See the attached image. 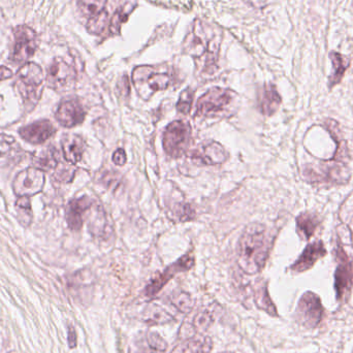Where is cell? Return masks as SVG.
I'll return each instance as SVG.
<instances>
[{
    "mask_svg": "<svg viewBox=\"0 0 353 353\" xmlns=\"http://www.w3.org/2000/svg\"><path fill=\"white\" fill-rule=\"evenodd\" d=\"M274 239L265 225L251 224L238 243V265L247 275L263 271L269 259Z\"/></svg>",
    "mask_w": 353,
    "mask_h": 353,
    "instance_id": "cell-1",
    "label": "cell"
},
{
    "mask_svg": "<svg viewBox=\"0 0 353 353\" xmlns=\"http://www.w3.org/2000/svg\"><path fill=\"white\" fill-rule=\"evenodd\" d=\"M327 130L331 132L332 136L337 141V150L331 161H325L319 165H307L303 170V176L307 182L311 184L343 185L350 181V172L346 167V157H347V147L345 143L338 137L337 132H334L327 126Z\"/></svg>",
    "mask_w": 353,
    "mask_h": 353,
    "instance_id": "cell-2",
    "label": "cell"
},
{
    "mask_svg": "<svg viewBox=\"0 0 353 353\" xmlns=\"http://www.w3.org/2000/svg\"><path fill=\"white\" fill-rule=\"evenodd\" d=\"M43 70L33 62L25 63L17 72L16 87L20 93L25 108L32 110L39 103L43 90Z\"/></svg>",
    "mask_w": 353,
    "mask_h": 353,
    "instance_id": "cell-3",
    "label": "cell"
},
{
    "mask_svg": "<svg viewBox=\"0 0 353 353\" xmlns=\"http://www.w3.org/2000/svg\"><path fill=\"white\" fill-rule=\"evenodd\" d=\"M234 97V93L228 89H210L197 101L196 114L201 117H217L228 111Z\"/></svg>",
    "mask_w": 353,
    "mask_h": 353,
    "instance_id": "cell-4",
    "label": "cell"
},
{
    "mask_svg": "<svg viewBox=\"0 0 353 353\" xmlns=\"http://www.w3.org/2000/svg\"><path fill=\"white\" fill-rule=\"evenodd\" d=\"M190 138L191 128L187 122L182 120L172 122L163 134V144L165 153L173 159L181 157L188 148Z\"/></svg>",
    "mask_w": 353,
    "mask_h": 353,
    "instance_id": "cell-5",
    "label": "cell"
},
{
    "mask_svg": "<svg viewBox=\"0 0 353 353\" xmlns=\"http://www.w3.org/2000/svg\"><path fill=\"white\" fill-rule=\"evenodd\" d=\"M337 269L335 272V290L339 301L347 300L353 286V263L343 246L338 243L335 249Z\"/></svg>",
    "mask_w": 353,
    "mask_h": 353,
    "instance_id": "cell-6",
    "label": "cell"
},
{
    "mask_svg": "<svg viewBox=\"0 0 353 353\" xmlns=\"http://www.w3.org/2000/svg\"><path fill=\"white\" fill-rule=\"evenodd\" d=\"M14 43L10 58L16 63L26 62L34 55L39 47L37 33L26 25H19L14 29Z\"/></svg>",
    "mask_w": 353,
    "mask_h": 353,
    "instance_id": "cell-7",
    "label": "cell"
},
{
    "mask_svg": "<svg viewBox=\"0 0 353 353\" xmlns=\"http://www.w3.org/2000/svg\"><path fill=\"white\" fill-rule=\"evenodd\" d=\"M194 256L191 253L183 255L178 261L165 268L161 274L150 280L148 285L146 286V290H145V294L147 296H153L159 294L176 275L189 271L194 265Z\"/></svg>",
    "mask_w": 353,
    "mask_h": 353,
    "instance_id": "cell-8",
    "label": "cell"
},
{
    "mask_svg": "<svg viewBox=\"0 0 353 353\" xmlns=\"http://www.w3.org/2000/svg\"><path fill=\"white\" fill-rule=\"evenodd\" d=\"M76 70L62 58H55L48 68L47 84L55 91H65L76 82Z\"/></svg>",
    "mask_w": 353,
    "mask_h": 353,
    "instance_id": "cell-9",
    "label": "cell"
},
{
    "mask_svg": "<svg viewBox=\"0 0 353 353\" xmlns=\"http://www.w3.org/2000/svg\"><path fill=\"white\" fill-rule=\"evenodd\" d=\"M132 79L138 90H140L144 85H147L144 90L140 93L143 99L147 94V91H149L151 95L157 91L165 90L170 84L169 74L155 72L150 66H139L134 68Z\"/></svg>",
    "mask_w": 353,
    "mask_h": 353,
    "instance_id": "cell-10",
    "label": "cell"
},
{
    "mask_svg": "<svg viewBox=\"0 0 353 353\" xmlns=\"http://www.w3.org/2000/svg\"><path fill=\"white\" fill-rule=\"evenodd\" d=\"M45 180L43 171L37 168H28L16 176L12 188L19 197L32 196L43 190Z\"/></svg>",
    "mask_w": 353,
    "mask_h": 353,
    "instance_id": "cell-11",
    "label": "cell"
},
{
    "mask_svg": "<svg viewBox=\"0 0 353 353\" xmlns=\"http://www.w3.org/2000/svg\"><path fill=\"white\" fill-rule=\"evenodd\" d=\"M299 319L308 329L316 327L321 323L323 315V307L321 298L314 292H308L303 294L299 301L296 309Z\"/></svg>",
    "mask_w": 353,
    "mask_h": 353,
    "instance_id": "cell-12",
    "label": "cell"
},
{
    "mask_svg": "<svg viewBox=\"0 0 353 353\" xmlns=\"http://www.w3.org/2000/svg\"><path fill=\"white\" fill-rule=\"evenodd\" d=\"M86 117V111L78 99H66L62 101L56 112V119L60 125L72 128L80 125Z\"/></svg>",
    "mask_w": 353,
    "mask_h": 353,
    "instance_id": "cell-13",
    "label": "cell"
},
{
    "mask_svg": "<svg viewBox=\"0 0 353 353\" xmlns=\"http://www.w3.org/2000/svg\"><path fill=\"white\" fill-rule=\"evenodd\" d=\"M327 255V249L323 241L317 240L315 242L307 245L306 248L303 251L298 259L294 261V265L290 267L294 273H303L308 271L313 265Z\"/></svg>",
    "mask_w": 353,
    "mask_h": 353,
    "instance_id": "cell-14",
    "label": "cell"
},
{
    "mask_svg": "<svg viewBox=\"0 0 353 353\" xmlns=\"http://www.w3.org/2000/svg\"><path fill=\"white\" fill-rule=\"evenodd\" d=\"M56 128L49 120H41L29 125L23 126L19 134L23 140L30 144L39 145L47 142L55 134Z\"/></svg>",
    "mask_w": 353,
    "mask_h": 353,
    "instance_id": "cell-15",
    "label": "cell"
},
{
    "mask_svg": "<svg viewBox=\"0 0 353 353\" xmlns=\"http://www.w3.org/2000/svg\"><path fill=\"white\" fill-rule=\"evenodd\" d=\"M228 159L226 151L219 143L210 142L203 144L192 153L195 163L203 165H216L223 163Z\"/></svg>",
    "mask_w": 353,
    "mask_h": 353,
    "instance_id": "cell-16",
    "label": "cell"
},
{
    "mask_svg": "<svg viewBox=\"0 0 353 353\" xmlns=\"http://www.w3.org/2000/svg\"><path fill=\"white\" fill-rule=\"evenodd\" d=\"M93 201L88 196L72 199L65 212L66 222L70 230H80L84 223L85 215L92 208Z\"/></svg>",
    "mask_w": 353,
    "mask_h": 353,
    "instance_id": "cell-17",
    "label": "cell"
},
{
    "mask_svg": "<svg viewBox=\"0 0 353 353\" xmlns=\"http://www.w3.org/2000/svg\"><path fill=\"white\" fill-rule=\"evenodd\" d=\"M62 152L66 163L76 165L82 159L86 145L78 134H66L61 142Z\"/></svg>",
    "mask_w": 353,
    "mask_h": 353,
    "instance_id": "cell-18",
    "label": "cell"
},
{
    "mask_svg": "<svg viewBox=\"0 0 353 353\" xmlns=\"http://www.w3.org/2000/svg\"><path fill=\"white\" fill-rule=\"evenodd\" d=\"M281 97L274 85L268 84L259 91V108L261 114L272 116L278 111L281 105Z\"/></svg>",
    "mask_w": 353,
    "mask_h": 353,
    "instance_id": "cell-19",
    "label": "cell"
},
{
    "mask_svg": "<svg viewBox=\"0 0 353 353\" xmlns=\"http://www.w3.org/2000/svg\"><path fill=\"white\" fill-rule=\"evenodd\" d=\"M321 218L313 212H303L296 217V232L303 241H309L321 225Z\"/></svg>",
    "mask_w": 353,
    "mask_h": 353,
    "instance_id": "cell-20",
    "label": "cell"
},
{
    "mask_svg": "<svg viewBox=\"0 0 353 353\" xmlns=\"http://www.w3.org/2000/svg\"><path fill=\"white\" fill-rule=\"evenodd\" d=\"M212 350L213 341L211 338L199 336L187 338L185 341L176 346L171 353H211Z\"/></svg>",
    "mask_w": 353,
    "mask_h": 353,
    "instance_id": "cell-21",
    "label": "cell"
},
{
    "mask_svg": "<svg viewBox=\"0 0 353 353\" xmlns=\"http://www.w3.org/2000/svg\"><path fill=\"white\" fill-rule=\"evenodd\" d=\"M33 163L37 169L41 171H51L55 170L60 165V154L55 147H47L43 150L35 153L33 157Z\"/></svg>",
    "mask_w": 353,
    "mask_h": 353,
    "instance_id": "cell-22",
    "label": "cell"
},
{
    "mask_svg": "<svg viewBox=\"0 0 353 353\" xmlns=\"http://www.w3.org/2000/svg\"><path fill=\"white\" fill-rule=\"evenodd\" d=\"M174 321L173 315L159 305H149L142 312V321L148 325H165Z\"/></svg>",
    "mask_w": 353,
    "mask_h": 353,
    "instance_id": "cell-23",
    "label": "cell"
},
{
    "mask_svg": "<svg viewBox=\"0 0 353 353\" xmlns=\"http://www.w3.org/2000/svg\"><path fill=\"white\" fill-rule=\"evenodd\" d=\"M330 58H331L332 64H333V72H332L329 79V88L332 89L341 82L346 70L350 68V60L346 56L335 51L331 52Z\"/></svg>",
    "mask_w": 353,
    "mask_h": 353,
    "instance_id": "cell-24",
    "label": "cell"
},
{
    "mask_svg": "<svg viewBox=\"0 0 353 353\" xmlns=\"http://www.w3.org/2000/svg\"><path fill=\"white\" fill-rule=\"evenodd\" d=\"M253 299H254V303L257 308L265 311V313L271 315V316H277V309H276L273 301L270 298L265 282H261V283L257 284L254 290V296H253Z\"/></svg>",
    "mask_w": 353,
    "mask_h": 353,
    "instance_id": "cell-25",
    "label": "cell"
},
{
    "mask_svg": "<svg viewBox=\"0 0 353 353\" xmlns=\"http://www.w3.org/2000/svg\"><path fill=\"white\" fill-rule=\"evenodd\" d=\"M172 305L181 313L188 314L192 311L194 307V301L191 298L190 294L186 292H176L171 296Z\"/></svg>",
    "mask_w": 353,
    "mask_h": 353,
    "instance_id": "cell-26",
    "label": "cell"
},
{
    "mask_svg": "<svg viewBox=\"0 0 353 353\" xmlns=\"http://www.w3.org/2000/svg\"><path fill=\"white\" fill-rule=\"evenodd\" d=\"M185 49L188 52L190 55L194 56V57H199L203 55L207 51V45L205 41H203L201 37L197 34L196 31H193L192 33L186 37L185 41Z\"/></svg>",
    "mask_w": 353,
    "mask_h": 353,
    "instance_id": "cell-27",
    "label": "cell"
},
{
    "mask_svg": "<svg viewBox=\"0 0 353 353\" xmlns=\"http://www.w3.org/2000/svg\"><path fill=\"white\" fill-rule=\"evenodd\" d=\"M17 218L23 226H28L32 220V211L29 197H19L16 203Z\"/></svg>",
    "mask_w": 353,
    "mask_h": 353,
    "instance_id": "cell-28",
    "label": "cell"
},
{
    "mask_svg": "<svg viewBox=\"0 0 353 353\" xmlns=\"http://www.w3.org/2000/svg\"><path fill=\"white\" fill-rule=\"evenodd\" d=\"M108 0H78L79 8L85 16H97L105 10Z\"/></svg>",
    "mask_w": 353,
    "mask_h": 353,
    "instance_id": "cell-29",
    "label": "cell"
},
{
    "mask_svg": "<svg viewBox=\"0 0 353 353\" xmlns=\"http://www.w3.org/2000/svg\"><path fill=\"white\" fill-rule=\"evenodd\" d=\"M213 323L214 317L212 313L210 311L203 310L193 317L192 327L195 333H205L213 325Z\"/></svg>",
    "mask_w": 353,
    "mask_h": 353,
    "instance_id": "cell-30",
    "label": "cell"
},
{
    "mask_svg": "<svg viewBox=\"0 0 353 353\" xmlns=\"http://www.w3.org/2000/svg\"><path fill=\"white\" fill-rule=\"evenodd\" d=\"M108 23H109V16L105 10H103L101 14L89 18L87 29L92 34H101L107 28Z\"/></svg>",
    "mask_w": 353,
    "mask_h": 353,
    "instance_id": "cell-31",
    "label": "cell"
},
{
    "mask_svg": "<svg viewBox=\"0 0 353 353\" xmlns=\"http://www.w3.org/2000/svg\"><path fill=\"white\" fill-rule=\"evenodd\" d=\"M340 220L345 224L353 241V196L345 201L340 210Z\"/></svg>",
    "mask_w": 353,
    "mask_h": 353,
    "instance_id": "cell-32",
    "label": "cell"
},
{
    "mask_svg": "<svg viewBox=\"0 0 353 353\" xmlns=\"http://www.w3.org/2000/svg\"><path fill=\"white\" fill-rule=\"evenodd\" d=\"M193 97H194V92L190 88H187L186 90L181 93L178 103H176V110L181 114L187 115V114L190 113L191 108H192Z\"/></svg>",
    "mask_w": 353,
    "mask_h": 353,
    "instance_id": "cell-33",
    "label": "cell"
},
{
    "mask_svg": "<svg viewBox=\"0 0 353 353\" xmlns=\"http://www.w3.org/2000/svg\"><path fill=\"white\" fill-rule=\"evenodd\" d=\"M54 178L58 182L68 183L70 182L74 176V165L70 163H60L55 170H54Z\"/></svg>",
    "mask_w": 353,
    "mask_h": 353,
    "instance_id": "cell-34",
    "label": "cell"
},
{
    "mask_svg": "<svg viewBox=\"0 0 353 353\" xmlns=\"http://www.w3.org/2000/svg\"><path fill=\"white\" fill-rule=\"evenodd\" d=\"M144 340L151 347L155 348L159 352H165L168 350L167 341L157 332H149L145 335Z\"/></svg>",
    "mask_w": 353,
    "mask_h": 353,
    "instance_id": "cell-35",
    "label": "cell"
},
{
    "mask_svg": "<svg viewBox=\"0 0 353 353\" xmlns=\"http://www.w3.org/2000/svg\"><path fill=\"white\" fill-rule=\"evenodd\" d=\"M126 8H128V6H126ZM126 8L118 10L117 12H115V14H114L113 18H112L111 27H110L112 32H119L120 26H121L122 23L125 22L126 18H128L130 12H132V10H128Z\"/></svg>",
    "mask_w": 353,
    "mask_h": 353,
    "instance_id": "cell-36",
    "label": "cell"
},
{
    "mask_svg": "<svg viewBox=\"0 0 353 353\" xmlns=\"http://www.w3.org/2000/svg\"><path fill=\"white\" fill-rule=\"evenodd\" d=\"M17 147V142L12 137L0 134V159L10 154Z\"/></svg>",
    "mask_w": 353,
    "mask_h": 353,
    "instance_id": "cell-37",
    "label": "cell"
},
{
    "mask_svg": "<svg viewBox=\"0 0 353 353\" xmlns=\"http://www.w3.org/2000/svg\"><path fill=\"white\" fill-rule=\"evenodd\" d=\"M113 161L115 165H124L128 161V157H126L125 151L123 149H118L115 151L113 155Z\"/></svg>",
    "mask_w": 353,
    "mask_h": 353,
    "instance_id": "cell-38",
    "label": "cell"
},
{
    "mask_svg": "<svg viewBox=\"0 0 353 353\" xmlns=\"http://www.w3.org/2000/svg\"><path fill=\"white\" fill-rule=\"evenodd\" d=\"M137 353H165L163 352H159V350H155V348L151 347L149 344H147L145 342L144 339H142V341L138 344V350H137Z\"/></svg>",
    "mask_w": 353,
    "mask_h": 353,
    "instance_id": "cell-39",
    "label": "cell"
},
{
    "mask_svg": "<svg viewBox=\"0 0 353 353\" xmlns=\"http://www.w3.org/2000/svg\"><path fill=\"white\" fill-rule=\"evenodd\" d=\"M68 345H70V348H74L77 346V334L76 331H74V327H68Z\"/></svg>",
    "mask_w": 353,
    "mask_h": 353,
    "instance_id": "cell-40",
    "label": "cell"
},
{
    "mask_svg": "<svg viewBox=\"0 0 353 353\" xmlns=\"http://www.w3.org/2000/svg\"><path fill=\"white\" fill-rule=\"evenodd\" d=\"M12 72L10 68H6V66H0V82L12 78Z\"/></svg>",
    "mask_w": 353,
    "mask_h": 353,
    "instance_id": "cell-41",
    "label": "cell"
},
{
    "mask_svg": "<svg viewBox=\"0 0 353 353\" xmlns=\"http://www.w3.org/2000/svg\"><path fill=\"white\" fill-rule=\"evenodd\" d=\"M119 88L122 89L121 93H123L122 95L130 94V82H128V78H126L125 76L122 78L121 82L119 83Z\"/></svg>",
    "mask_w": 353,
    "mask_h": 353,
    "instance_id": "cell-42",
    "label": "cell"
},
{
    "mask_svg": "<svg viewBox=\"0 0 353 353\" xmlns=\"http://www.w3.org/2000/svg\"><path fill=\"white\" fill-rule=\"evenodd\" d=\"M224 353H230V352H224Z\"/></svg>",
    "mask_w": 353,
    "mask_h": 353,
    "instance_id": "cell-43",
    "label": "cell"
}]
</instances>
